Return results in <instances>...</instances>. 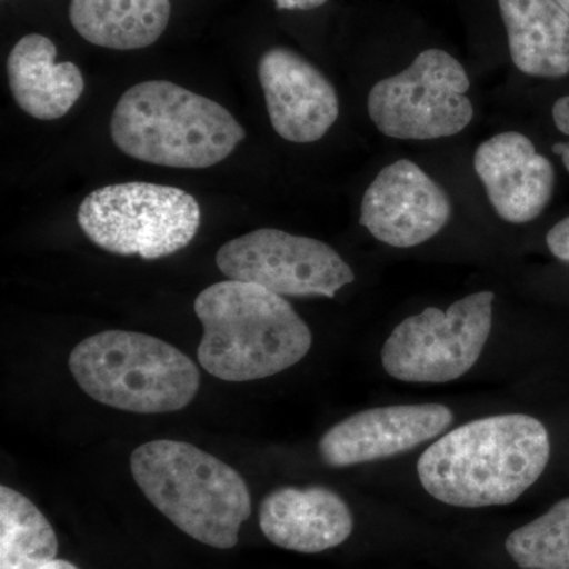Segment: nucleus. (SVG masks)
Listing matches in <instances>:
<instances>
[{
  "instance_id": "1",
  "label": "nucleus",
  "mask_w": 569,
  "mask_h": 569,
  "mask_svg": "<svg viewBox=\"0 0 569 569\" xmlns=\"http://www.w3.org/2000/svg\"><path fill=\"white\" fill-rule=\"evenodd\" d=\"M545 425L527 415L477 419L430 445L418 460L422 488L459 508L515 503L548 467Z\"/></svg>"
},
{
  "instance_id": "2",
  "label": "nucleus",
  "mask_w": 569,
  "mask_h": 569,
  "mask_svg": "<svg viewBox=\"0 0 569 569\" xmlns=\"http://www.w3.org/2000/svg\"><path fill=\"white\" fill-rule=\"evenodd\" d=\"M193 309L204 329L198 362L220 380L277 376L312 347V332L293 306L260 284L213 283L197 296Z\"/></svg>"
},
{
  "instance_id": "3",
  "label": "nucleus",
  "mask_w": 569,
  "mask_h": 569,
  "mask_svg": "<svg viewBox=\"0 0 569 569\" xmlns=\"http://www.w3.org/2000/svg\"><path fill=\"white\" fill-rule=\"evenodd\" d=\"M110 130L126 156L189 170L222 163L246 138L227 108L170 81H144L123 92Z\"/></svg>"
},
{
  "instance_id": "4",
  "label": "nucleus",
  "mask_w": 569,
  "mask_h": 569,
  "mask_svg": "<svg viewBox=\"0 0 569 569\" xmlns=\"http://www.w3.org/2000/svg\"><path fill=\"white\" fill-rule=\"evenodd\" d=\"M130 468L146 498L183 533L216 549L238 545L252 498L233 467L186 441L156 440L134 449Z\"/></svg>"
},
{
  "instance_id": "5",
  "label": "nucleus",
  "mask_w": 569,
  "mask_h": 569,
  "mask_svg": "<svg viewBox=\"0 0 569 569\" xmlns=\"http://www.w3.org/2000/svg\"><path fill=\"white\" fill-rule=\"evenodd\" d=\"M69 367L86 395L130 413H173L200 389L192 358L162 339L122 329L82 340L71 351Z\"/></svg>"
},
{
  "instance_id": "6",
  "label": "nucleus",
  "mask_w": 569,
  "mask_h": 569,
  "mask_svg": "<svg viewBox=\"0 0 569 569\" xmlns=\"http://www.w3.org/2000/svg\"><path fill=\"white\" fill-rule=\"evenodd\" d=\"M200 204L178 187L126 182L93 190L78 223L107 252L160 260L186 249L200 228Z\"/></svg>"
},
{
  "instance_id": "7",
  "label": "nucleus",
  "mask_w": 569,
  "mask_h": 569,
  "mask_svg": "<svg viewBox=\"0 0 569 569\" xmlns=\"http://www.w3.org/2000/svg\"><path fill=\"white\" fill-rule=\"evenodd\" d=\"M470 80L458 59L426 50L408 69L385 78L369 93L370 119L397 140H437L462 132L473 119Z\"/></svg>"
},
{
  "instance_id": "8",
  "label": "nucleus",
  "mask_w": 569,
  "mask_h": 569,
  "mask_svg": "<svg viewBox=\"0 0 569 569\" xmlns=\"http://www.w3.org/2000/svg\"><path fill=\"white\" fill-rule=\"evenodd\" d=\"M492 291H479L448 310H422L397 326L381 350L389 376L413 383H447L466 376L492 328Z\"/></svg>"
},
{
  "instance_id": "9",
  "label": "nucleus",
  "mask_w": 569,
  "mask_h": 569,
  "mask_svg": "<svg viewBox=\"0 0 569 569\" xmlns=\"http://www.w3.org/2000/svg\"><path fill=\"white\" fill-rule=\"evenodd\" d=\"M216 261L228 279L260 284L283 298H335L355 282V272L332 247L276 228L231 239L220 247Z\"/></svg>"
},
{
  "instance_id": "10",
  "label": "nucleus",
  "mask_w": 569,
  "mask_h": 569,
  "mask_svg": "<svg viewBox=\"0 0 569 569\" xmlns=\"http://www.w3.org/2000/svg\"><path fill=\"white\" fill-rule=\"evenodd\" d=\"M443 187L410 160H397L378 173L361 203V224L378 241L408 249L429 241L451 219Z\"/></svg>"
},
{
  "instance_id": "11",
  "label": "nucleus",
  "mask_w": 569,
  "mask_h": 569,
  "mask_svg": "<svg viewBox=\"0 0 569 569\" xmlns=\"http://www.w3.org/2000/svg\"><path fill=\"white\" fill-rule=\"evenodd\" d=\"M451 422L452 411L440 403L370 408L331 427L318 449L326 466H358L410 451L440 436Z\"/></svg>"
},
{
  "instance_id": "12",
  "label": "nucleus",
  "mask_w": 569,
  "mask_h": 569,
  "mask_svg": "<svg viewBox=\"0 0 569 569\" xmlns=\"http://www.w3.org/2000/svg\"><path fill=\"white\" fill-rule=\"evenodd\" d=\"M272 129L291 142L321 140L339 118L335 86L317 67L287 48H272L258 62Z\"/></svg>"
},
{
  "instance_id": "13",
  "label": "nucleus",
  "mask_w": 569,
  "mask_h": 569,
  "mask_svg": "<svg viewBox=\"0 0 569 569\" xmlns=\"http://www.w3.org/2000/svg\"><path fill=\"white\" fill-rule=\"evenodd\" d=\"M473 164L505 222H531L552 198L556 171L526 134L505 132L481 142Z\"/></svg>"
},
{
  "instance_id": "14",
  "label": "nucleus",
  "mask_w": 569,
  "mask_h": 569,
  "mask_svg": "<svg viewBox=\"0 0 569 569\" xmlns=\"http://www.w3.org/2000/svg\"><path fill=\"white\" fill-rule=\"evenodd\" d=\"M260 529L279 548L318 553L350 538L353 515L339 493L323 486L280 488L261 501Z\"/></svg>"
},
{
  "instance_id": "15",
  "label": "nucleus",
  "mask_w": 569,
  "mask_h": 569,
  "mask_svg": "<svg viewBox=\"0 0 569 569\" xmlns=\"http://www.w3.org/2000/svg\"><path fill=\"white\" fill-rule=\"evenodd\" d=\"M56 44L40 33L22 37L7 59L11 96L22 111L40 121L61 119L84 92L73 62H56Z\"/></svg>"
},
{
  "instance_id": "16",
  "label": "nucleus",
  "mask_w": 569,
  "mask_h": 569,
  "mask_svg": "<svg viewBox=\"0 0 569 569\" xmlns=\"http://www.w3.org/2000/svg\"><path fill=\"white\" fill-rule=\"evenodd\" d=\"M512 62L538 78L569 74V14L557 0H497Z\"/></svg>"
},
{
  "instance_id": "17",
  "label": "nucleus",
  "mask_w": 569,
  "mask_h": 569,
  "mask_svg": "<svg viewBox=\"0 0 569 569\" xmlns=\"http://www.w3.org/2000/svg\"><path fill=\"white\" fill-rule=\"evenodd\" d=\"M74 31L96 47L130 51L151 47L167 31L170 0H70Z\"/></svg>"
},
{
  "instance_id": "18",
  "label": "nucleus",
  "mask_w": 569,
  "mask_h": 569,
  "mask_svg": "<svg viewBox=\"0 0 569 569\" xmlns=\"http://www.w3.org/2000/svg\"><path fill=\"white\" fill-rule=\"evenodd\" d=\"M56 531L18 490L0 488V569H40L58 557Z\"/></svg>"
},
{
  "instance_id": "19",
  "label": "nucleus",
  "mask_w": 569,
  "mask_h": 569,
  "mask_svg": "<svg viewBox=\"0 0 569 569\" xmlns=\"http://www.w3.org/2000/svg\"><path fill=\"white\" fill-rule=\"evenodd\" d=\"M505 548L522 569H569V498L512 531Z\"/></svg>"
},
{
  "instance_id": "20",
  "label": "nucleus",
  "mask_w": 569,
  "mask_h": 569,
  "mask_svg": "<svg viewBox=\"0 0 569 569\" xmlns=\"http://www.w3.org/2000/svg\"><path fill=\"white\" fill-rule=\"evenodd\" d=\"M552 118L557 129L569 137V96L561 97L552 108ZM552 151L561 157L565 168L569 171V142H557Z\"/></svg>"
},
{
  "instance_id": "21",
  "label": "nucleus",
  "mask_w": 569,
  "mask_h": 569,
  "mask_svg": "<svg viewBox=\"0 0 569 569\" xmlns=\"http://www.w3.org/2000/svg\"><path fill=\"white\" fill-rule=\"evenodd\" d=\"M548 247L553 257L569 263V217L550 228L548 233Z\"/></svg>"
},
{
  "instance_id": "22",
  "label": "nucleus",
  "mask_w": 569,
  "mask_h": 569,
  "mask_svg": "<svg viewBox=\"0 0 569 569\" xmlns=\"http://www.w3.org/2000/svg\"><path fill=\"white\" fill-rule=\"evenodd\" d=\"M279 10H313L325 6L328 0H274Z\"/></svg>"
},
{
  "instance_id": "23",
  "label": "nucleus",
  "mask_w": 569,
  "mask_h": 569,
  "mask_svg": "<svg viewBox=\"0 0 569 569\" xmlns=\"http://www.w3.org/2000/svg\"><path fill=\"white\" fill-rule=\"evenodd\" d=\"M40 569H78L74 567L73 563H70V561L67 560H52L50 563L44 565V567H41Z\"/></svg>"
},
{
  "instance_id": "24",
  "label": "nucleus",
  "mask_w": 569,
  "mask_h": 569,
  "mask_svg": "<svg viewBox=\"0 0 569 569\" xmlns=\"http://www.w3.org/2000/svg\"><path fill=\"white\" fill-rule=\"evenodd\" d=\"M561 7H563L565 11L569 14V0H557Z\"/></svg>"
}]
</instances>
